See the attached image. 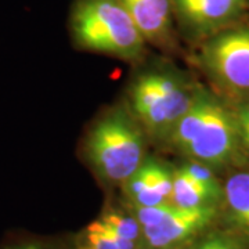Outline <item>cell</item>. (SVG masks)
Returning <instances> with one entry per match:
<instances>
[{
    "instance_id": "6da1fadb",
    "label": "cell",
    "mask_w": 249,
    "mask_h": 249,
    "mask_svg": "<svg viewBox=\"0 0 249 249\" xmlns=\"http://www.w3.org/2000/svg\"><path fill=\"white\" fill-rule=\"evenodd\" d=\"M166 142L212 169L230 165L241 152L231 107L202 86H196L191 106Z\"/></svg>"
},
{
    "instance_id": "7a4b0ae2",
    "label": "cell",
    "mask_w": 249,
    "mask_h": 249,
    "mask_svg": "<svg viewBox=\"0 0 249 249\" xmlns=\"http://www.w3.org/2000/svg\"><path fill=\"white\" fill-rule=\"evenodd\" d=\"M75 45L121 60H139L147 42L121 0H76L70 18Z\"/></svg>"
},
{
    "instance_id": "3957f363",
    "label": "cell",
    "mask_w": 249,
    "mask_h": 249,
    "mask_svg": "<svg viewBox=\"0 0 249 249\" xmlns=\"http://www.w3.org/2000/svg\"><path fill=\"white\" fill-rule=\"evenodd\" d=\"M86 154L97 175L109 183L124 184L144 163L145 132L132 114L116 108L91 127Z\"/></svg>"
},
{
    "instance_id": "277c9868",
    "label": "cell",
    "mask_w": 249,
    "mask_h": 249,
    "mask_svg": "<svg viewBox=\"0 0 249 249\" xmlns=\"http://www.w3.org/2000/svg\"><path fill=\"white\" fill-rule=\"evenodd\" d=\"M196 89L178 72L158 70L140 73L129 90L132 115L145 134L168 142L176 124L191 106Z\"/></svg>"
},
{
    "instance_id": "5b68a950",
    "label": "cell",
    "mask_w": 249,
    "mask_h": 249,
    "mask_svg": "<svg viewBox=\"0 0 249 249\" xmlns=\"http://www.w3.org/2000/svg\"><path fill=\"white\" fill-rule=\"evenodd\" d=\"M198 60L208 78L234 101L249 97V13L204 39Z\"/></svg>"
},
{
    "instance_id": "8992f818",
    "label": "cell",
    "mask_w": 249,
    "mask_h": 249,
    "mask_svg": "<svg viewBox=\"0 0 249 249\" xmlns=\"http://www.w3.org/2000/svg\"><path fill=\"white\" fill-rule=\"evenodd\" d=\"M133 216L142 226L145 248L172 249L208 227L216 216V208L184 209L169 202L148 208L133 206Z\"/></svg>"
},
{
    "instance_id": "52a82bcc",
    "label": "cell",
    "mask_w": 249,
    "mask_h": 249,
    "mask_svg": "<svg viewBox=\"0 0 249 249\" xmlns=\"http://www.w3.org/2000/svg\"><path fill=\"white\" fill-rule=\"evenodd\" d=\"M183 34L204 40L249 13V0H170Z\"/></svg>"
},
{
    "instance_id": "ba28073f",
    "label": "cell",
    "mask_w": 249,
    "mask_h": 249,
    "mask_svg": "<svg viewBox=\"0 0 249 249\" xmlns=\"http://www.w3.org/2000/svg\"><path fill=\"white\" fill-rule=\"evenodd\" d=\"M147 43L175 46V17L170 0H121Z\"/></svg>"
},
{
    "instance_id": "9c48e42d",
    "label": "cell",
    "mask_w": 249,
    "mask_h": 249,
    "mask_svg": "<svg viewBox=\"0 0 249 249\" xmlns=\"http://www.w3.org/2000/svg\"><path fill=\"white\" fill-rule=\"evenodd\" d=\"M223 198L231 224L249 237V172L234 173L223 184Z\"/></svg>"
},
{
    "instance_id": "30bf717a",
    "label": "cell",
    "mask_w": 249,
    "mask_h": 249,
    "mask_svg": "<svg viewBox=\"0 0 249 249\" xmlns=\"http://www.w3.org/2000/svg\"><path fill=\"white\" fill-rule=\"evenodd\" d=\"M220 198H223V191L198 183L190 178L181 168L175 170L172 204L184 209H196L214 206Z\"/></svg>"
},
{
    "instance_id": "8fae6325",
    "label": "cell",
    "mask_w": 249,
    "mask_h": 249,
    "mask_svg": "<svg viewBox=\"0 0 249 249\" xmlns=\"http://www.w3.org/2000/svg\"><path fill=\"white\" fill-rule=\"evenodd\" d=\"M139 244L126 240L108 229L106 224L94 220L83 230L78 249H137Z\"/></svg>"
},
{
    "instance_id": "7c38bea8",
    "label": "cell",
    "mask_w": 249,
    "mask_h": 249,
    "mask_svg": "<svg viewBox=\"0 0 249 249\" xmlns=\"http://www.w3.org/2000/svg\"><path fill=\"white\" fill-rule=\"evenodd\" d=\"M122 186H124V194L129 198V201L132 202L133 206L148 208V206H158V205L162 204H169L160 194H157L152 190L144 163L134 172L130 178L124 181Z\"/></svg>"
},
{
    "instance_id": "4fadbf2b",
    "label": "cell",
    "mask_w": 249,
    "mask_h": 249,
    "mask_svg": "<svg viewBox=\"0 0 249 249\" xmlns=\"http://www.w3.org/2000/svg\"><path fill=\"white\" fill-rule=\"evenodd\" d=\"M98 220L126 240L136 242V244L142 242V226L133 214H127L111 209L101 214Z\"/></svg>"
},
{
    "instance_id": "5bb4252c",
    "label": "cell",
    "mask_w": 249,
    "mask_h": 249,
    "mask_svg": "<svg viewBox=\"0 0 249 249\" xmlns=\"http://www.w3.org/2000/svg\"><path fill=\"white\" fill-rule=\"evenodd\" d=\"M144 166L147 170L152 190L157 194H160L166 202H172L175 172L170 170L168 166L157 162V160H145Z\"/></svg>"
},
{
    "instance_id": "9a60e30c",
    "label": "cell",
    "mask_w": 249,
    "mask_h": 249,
    "mask_svg": "<svg viewBox=\"0 0 249 249\" xmlns=\"http://www.w3.org/2000/svg\"><path fill=\"white\" fill-rule=\"evenodd\" d=\"M231 109L237 126L241 154H245L249 158V97L235 101Z\"/></svg>"
},
{
    "instance_id": "2e32d148",
    "label": "cell",
    "mask_w": 249,
    "mask_h": 249,
    "mask_svg": "<svg viewBox=\"0 0 249 249\" xmlns=\"http://www.w3.org/2000/svg\"><path fill=\"white\" fill-rule=\"evenodd\" d=\"M180 168L184 170L190 178H194L198 183L209 187V188L223 191V186H220L219 180L214 176L213 169L209 168L208 165H204V163L196 162V160H190V162H187Z\"/></svg>"
},
{
    "instance_id": "e0dca14e",
    "label": "cell",
    "mask_w": 249,
    "mask_h": 249,
    "mask_svg": "<svg viewBox=\"0 0 249 249\" xmlns=\"http://www.w3.org/2000/svg\"><path fill=\"white\" fill-rule=\"evenodd\" d=\"M208 247L209 249H242L238 247L235 242L227 240V238H222V237H212V238H208Z\"/></svg>"
},
{
    "instance_id": "ac0fdd59",
    "label": "cell",
    "mask_w": 249,
    "mask_h": 249,
    "mask_svg": "<svg viewBox=\"0 0 249 249\" xmlns=\"http://www.w3.org/2000/svg\"><path fill=\"white\" fill-rule=\"evenodd\" d=\"M193 249H209V247H208V242H206V240H205L204 242L198 244V245H196V247H194Z\"/></svg>"
},
{
    "instance_id": "d6986e66",
    "label": "cell",
    "mask_w": 249,
    "mask_h": 249,
    "mask_svg": "<svg viewBox=\"0 0 249 249\" xmlns=\"http://www.w3.org/2000/svg\"><path fill=\"white\" fill-rule=\"evenodd\" d=\"M14 249H40L35 247V245H27V247H22V248H14Z\"/></svg>"
}]
</instances>
